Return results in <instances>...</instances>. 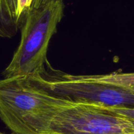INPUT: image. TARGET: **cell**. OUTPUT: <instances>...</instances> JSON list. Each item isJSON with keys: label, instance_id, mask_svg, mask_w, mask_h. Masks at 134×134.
Wrapping results in <instances>:
<instances>
[{"label": "cell", "instance_id": "6da1fadb", "mask_svg": "<svg viewBox=\"0 0 134 134\" xmlns=\"http://www.w3.org/2000/svg\"><path fill=\"white\" fill-rule=\"evenodd\" d=\"M69 102L48 90L36 71L0 79V119L13 133L46 134L54 115Z\"/></svg>", "mask_w": 134, "mask_h": 134}, {"label": "cell", "instance_id": "7a4b0ae2", "mask_svg": "<svg viewBox=\"0 0 134 134\" xmlns=\"http://www.w3.org/2000/svg\"><path fill=\"white\" fill-rule=\"evenodd\" d=\"M63 2L48 4L29 11L22 24L21 40L4 77L30 75L44 67L48 44L64 16Z\"/></svg>", "mask_w": 134, "mask_h": 134}, {"label": "cell", "instance_id": "3957f363", "mask_svg": "<svg viewBox=\"0 0 134 134\" xmlns=\"http://www.w3.org/2000/svg\"><path fill=\"white\" fill-rule=\"evenodd\" d=\"M37 73L51 92L74 103L106 107L134 106V92L94 81L86 75H73L54 70L50 74L44 67Z\"/></svg>", "mask_w": 134, "mask_h": 134}, {"label": "cell", "instance_id": "277c9868", "mask_svg": "<svg viewBox=\"0 0 134 134\" xmlns=\"http://www.w3.org/2000/svg\"><path fill=\"white\" fill-rule=\"evenodd\" d=\"M46 134H134V121L101 106L71 102L54 115Z\"/></svg>", "mask_w": 134, "mask_h": 134}, {"label": "cell", "instance_id": "5b68a950", "mask_svg": "<svg viewBox=\"0 0 134 134\" xmlns=\"http://www.w3.org/2000/svg\"><path fill=\"white\" fill-rule=\"evenodd\" d=\"M94 81L117 86L134 92L133 73H113L107 75H86Z\"/></svg>", "mask_w": 134, "mask_h": 134}, {"label": "cell", "instance_id": "8992f818", "mask_svg": "<svg viewBox=\"0 0 134 134\" xmlns=\"http://www.w3.org/2000/svg\"><path fill=\"white\" fill-rule=\"evenodd\" d=\"M20 25L2 7L0 3V37L10 38L17 32Z\"/></svg>", "mask_w": 134, "mask_h": 134}, {"label": "cell", "instance_id": "52a82bcc", "mask_svg": "<svg viewBox=\"0 0 134 134\" xmlns=\"http://www.w3.org/2000/svg\"><path fill=\"white\" fill-rule=\"evenodd\" d=\"M34 0H17V20L19 25L23 24L27 13L30 10Z\"/></svg>", "mask_w": 134, "mask_h": 134}, {"label": "cell", "instance_id": "ba28073f", "mask_svg": "<svg viewBox=\"0 0 134 134\" xmlns=\"http://www.w3.org/2000/svg\"><path fill=\"white\" fill-rule=\"evenodd\" d=\"M102 107V106H101ZM107 111L116 113L117 115L127 118L134 121V106L130 107H102Z\"/></svg>", "mask_w": 134, "mask_h": 134}, {"label": "cell", "instance_id": "9c48e42d", "mask_svg": "<svg viewBox=\"0 0 134 134\" xmlns=\"http://www.w3.org/2000/svg\"><path fill=\"white\" fill-rule=\"evenodd\" d=\"M0 3L4 10L12 18L18 22L17 20V10H18L17 0H0Z\"/></svg>", "mask_w": 134, "mask_h": 134}, {"label": "cell", "instance_id": "30bf717a", "mask_svg": "<svg viewBox=\"0 0 134 134\" xmlns=\"http://www.w3.org/2000/svg\"><path fill=\"white\" fill-rule=\"evenodd\" d=\"M64 0H34L31 9H38L42 7H44L48 4L56 2H63ZM30 9V10H31Z\"/></svg>", "mask_w": 134, "mask_h": 134}, {"label": "cell", "instance_id": "8fae6325", "mask_svg": "<svg viewBox=\"0 0 134 134\" xmlns=\"http://www.w3.org/2000/svg\"><path fill=\"white\" fill-rule=\"evenodd\" d=\"M0 134H7V133H3V132H0ZM10 134H18V133H10Z\"/></svg>", "mask_w": 134, "mask_h": 134}]
</instances>
